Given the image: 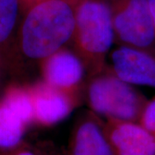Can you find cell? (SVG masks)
Listing matches in <instances>:
<instances>
[{"mask_svg": "<svg viewBox=\"0 0 155 155\" xmlns=\"http://www.w3.org/2000/svg\"><path fill=\"white\" fill-rule=\"evenodd\" d=\"M28 126L23 117L3 101L0 104V148H9L21 143Z\"/></svg>", "mask_w": 155, "mask_h": 155, "instance_id": "obj_10", "label": "cell"}, {"mask_svg": "<svg viewBox=\"0 0 155 155\" xmlns=\"http://www.w3.org/2000/svg\"><path fill=\"white\" fill-rule=\"evenodd\" d=\"M148 3H149L150 10H151L153 21V25H154L155 28V0H148Z\"/></svg>", "mask_w": 155, "mask_h": 155, "instance_id": "obj_16", "label": "cell"}, {"mask_svg": "<svg viewBox=\"0 0 155 155\" xmlns=\"http://www.w3.org/2000/svg\"><path fill=\"white\" fill-rule=\"evenodd\" d=\"M40 147L41 148L42 155H65L64 153H62L61 151L57 149L54 145L50 142L43 143Z\"/></svg>", "mask_w": 155, "mask_h": 155, "instance_id": "obj_14", "label": "cell"}, {"mask_svg": "<svg viewBox=\"0 0 155 155\" xmlns=\"http://www.w3.org/2000/svg\"><path fill=\"white\" fill-rule=\"evenodd\" d=\"M97 115L81 116L72 129L65 155H116Z\"/></svg>", "mask_w": 155, "mask_h": 155, "instance_id": "obj_9", "label": "cell"}, {"mask_svg": "<svg viewBox=\"0 0 155 155\" xmlns=\"http://www.w3.org/2000/svg\"><path fill=\"white\" fill-rule=\"evenodd\" d=\"M107 1L118 44L155 49V28L148 0Z\"/></svg>", "mask_w": 155, "mask_h": 155, "instance_id": "obj_4", "label": "cell"}, {"mask_svg": "<svg viewBox=\"0 0 155 155\" xmlns=\"http://www.w3.org/2000/svg\"><path fill=\"white\" fill-rule=\"evenodd\" d=\"M76 4L71 0H48L25 11L20 28L22 54L42 61L72 41Z\"/></svg>", "mask_w": 155, "mask_h": 155, "instance_id": "obj_1", "label": "cell"}, {"mask_svg": "<svg viewBox=\"0 0 155 155\" xmlns=\"http://www.w3.org/2000/svg\"><path fill=\"white\" fill-rule=\"evenodd\" d=\"M116 41L107 0H79L76 5L74 50L91 76L105 70L106 58Z\"/></svg>", "mask_w": 155, "mask_h": 155, "instance_id": "obj_2", "label": "cell"}, {"mask_svg": "<svg viewBox=\"0 0 155 155\" xmlns=\"http://www.w3.org/2000/svg\"><path fill=\"white\" fill-rule=\"evenodd\" d=\"M44 1H48V0H21V6H22V10L26 11L31 6L37 5L41 2H44Z\"/></svg>", "mask_w": 155, "mask_h": 155, "instance_id": "obj_15", "label": "cell"}, {"mask_svg": "<svg viewBox=\"0 0 155 155\" xmlns=\"http://www.w3.org/2000/svg\"><path fill=\"white\" fill-rule=\"evenodd\" d=\"M110 71L132 85L155 88V49L119 45L110 54Z\"/></svg>", "mask_w": 155, "mask_h": 155, "instance_id": "obj_5", "label": "cell"}, {"mask_svg": "<svg viewBox=\"0 0 155 155\" xmlns=\"http://www.w3.org/2000/svg\"><path fill=\"white\" fill-rule=\"evenodd\" d=\"M0 155H42L41 147H35L21 142L9 148H0Z\"/></svg>", "mask_w": 155, "mask_h": 155, "instance_id": "obj_13", "label": "cell"}, {"mask_svg": "<svg viewBox=\"0 0 155 155\" xmlns=\"http://www.w3.org/2000/svg\"><path fill=\"white\" fill-rule=\"evenodd\" d=\"M86 68L76 53L61 48L41 61L43 81L53 87L77 95Z\"/></svg>", "mask_w": 155, "mask_h": 155, "instance_id": "obj_6", "label": "cell"}, {"mask_svg": "<svg viewBox=\"0 0 155 155\" xmlns=\"http://www.w3.org/2000/svg\"><path fill=\"white\" fill-rule=\"evenodd\" d=\"M34 104V122L42 127L55 125L71 114L77 95L53 87L44 81L30 91Z\"/></svg>", "mask_w": 155, "mask_h": 155, "instance_id": "obj_8", "label": "cell"}, {"mask_svg": "<svg viewBox=\"0 0 155 155\" xmlns=\"http://www.w3.org/2000/svg\"><path fill=\"white\" fill-rule=\"evenodd\" d=\"M21 9V0H0V48L6 47L12 38Z\"/></svg>", "mask_w": 155, "mask_h": 155, "instance_id": "obj_11", "label": "cell"}, {"mask_svg": "<svg viewBox=\"0 0 155 155\" xmlns=\"http://www.w3.org/2000/svg\"><path fill=\"white\" fill-rule=\"evenodd\" d=\"M104 125L116 155H155V136L140 122L107 119Z\"/></svg>", "mask_w": 155, "mask_h": 155, "instance_id": "obj_7", "label": "cell"}, {"mask_svg": "<svg viewBox=\"0 0 155 155\" xmlns=\"http://www.w3.org/2000/svg\"><path fill=\"white\" fill-rule=\"evenodd\" d=\"M86 96L94 114L106 119L125 122H139L147 102L132 84L105 70L91 77Z\"/></svg>", "mask_w": 155, "mask_h": 155, "instance_id": "obj_3", "label": "cell"}, {"mask_svg": "<svg viewBox=\"0 0 155 155\" xmlns=\"http://www.w3.org/2000/svg\"><path fill=\"white\" fill-rule=\"evenodd\" d=\"M71 1H72V2H73V3H74V4H76V5H77V4H78V1H79V0H71Z\"/></svg>", "mask_w": 155, "mask_h": 155, "instance_id": "obj_17", "label": "cell"}, {"mask_svg": "<svg viewBox=\"0 0 155 155\" xmlns=\"http://www.w3.org/2000/svg\"><path fill=\"white\" fill-rule=\"evenodd\" d=\"M139 122L155 136V97L147 102Z\"/></svg>", "mask_w": 155, "mask_h": 155, "instance_id": "obj_12", "label": "cell"}]
</instances>
